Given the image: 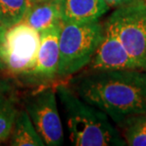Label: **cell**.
Segmentation results:
<instances>
[{"label": "cell", "instance_id": "5bb4252c", "mask_svg": "<svg viewBox=\"0 0 146 146\" xmlns=\"http://www.w3.org/2000/svg\"><path fill=\"white\" fill-rule=\"evenodd\" d=\"M17 111L13 95L0 100V142L11 135Z\"/></svg>", "mask_w": 146, "mask_h": 146}, {"label": "cell", "instance_id": "ac0fdd59", "mask_svg": "<svg viewBox=\"0 0 146 146\" xmlns=\"http://www.w3.org/2000/svg\"><path fill=\"white\" fill-rule=\"evenodd\" d=\"M41 1H46V0H31V3H34V2H41Z\"/></svg>", "mask_w": 146, "mask_h": 146}, {"label": "cell", "instance_id": "277c9868", "mask_svg": "<svg viewBox=\"0 0 146 146\" xmlns=\"http://www.w3.org/2000/svg\"><path fill=\"white\" fill-rule=\"evenodd\" d=\"M40 33L24 21L9 27L0 38V69L25 75L35 64Z\"/></svg>", "mask_w": 146, "mask_h": 146}, {"label": "cell", "instance_id": "7a4b0ae2", "mask_svg": "<svg viewBox=\"0 0 146 146\" xmlns=\"http://www.w3.org/2000/svg\"><path fill=\"white\" fill-rule=\"evenodd\" d=\"M62 104L69 139L76 146H125L124 139L109 117L87 104L66 84L55 86Z\"/></svg>", "mask_w": 146, "mask_h": 146}, {"label": "cell", "instance_id": "7c38bea8", "mask_svg": "<svg viewBox=\"0 0 146 146\" xmlns=\"http://www.w3.org/2000/svg\"><path fill=\"white\" fill-rule=\"evenodd\" d=\"M118 126L126 145L146 146V112L128 117Z\"/></svg>", "mask_w": 146, "mask_h": 146}, {"label": "cell", "instance_id": "30bf717a", "mask_svg": "<svg viewBox=\"0 0 146 146\" xmlns=\"http://www.w3.org/2000/svg\"><path fill=\"white\" fill-rule=\"evenodd\" d=\"M23 21L38 33L61 24V0H46L31 3Z\"/></svg>", "mask_w": 146, "mask_h": 146}, {"label": "cell", "instance_id": "9a60e30c", "mask_svg": "<svg viewBox=\"0 0 146 146\" xmlns=\"http://www.w3.org/2000/svg\"><path fill=\"white\" fill-rule=\"evenodd\" d=\"M14 84L9 77L0 76V100L13 95Z\"/></svg>", "mask_w": 146, "mask_h": 146}, {"label": "cell", "instance_id": "e0dca14e", "mask_svg": "<svg viewBox=\"0 0 146 146\" xmlns=\"http://www.w3.org/2000/svg\"><path fill=\"white\" fill-rule=\"evenodd\" d=\"M6 29H7V28H6L5 26L3 25L1 22H0V38H1L2 34H3V33H4V31H5Z\"/></svg>", "mask_w": 146, "mask_h": 146}, {"label": "cell", "instance_id": "3957f363", "mask_svg": "<svg viewBox=\"0 0 146 146\" xmlns=\"http://www.w3.org/2000/svg\"><path fill=\"white\" fill-rule=\"evenodd\" d=\"M104 33L101 22L63 23L59 35L57 77L68 78L84 69L97 50Z\"/></svg>", "mask_w": 146, "mask_h": 146}, {"label": "cell", "instance_id": "9c48e42d", "mask_svg": "<svg viewBox=\"0 0 146 146\" xmlns=\"http://www.w3.org/2000/svg\"><path fill=\"white\" fill-rule=\"evenodd\" d=\"M109 9L104 0H61V19L63 23L96 22Z\"/></svg>", "mask_w": 146, "mask_h": 146}, {"label": "cell", "instance_id": "8fae6325", "mask_svg": "<svg viewBox=\"0 0 146 146\" xmlns=\"http://www.w3.org/2000/svg\"><path fill=\"white\" fill-rule=\"evenodd\" d=\"M10 144L14 146L46 145L25 108L17 111L11 132Z\"/></svg>", "mask_w": 146, "mask_h": 146}, {"label": "cell", "instance_id": "ba28073f", "mask_svg": "<svg viewBox=\"0 0 146 146\" xmlns=\"http://www.w3.org/2000/svg\"><path fill=\"white\" fill-rule=\"evenodd\" d=\"M62 23L40 33V45L35 64L24 76L34 81H50L57 77L60 59L59 35Z\"/></svg>", "mask_w": 146, "mask_h": 146}, {"label": "cell", "instance_id": "2e32d148", "mask_svg": "<svg viewBox=\"0 0 146 146\" xmlns=\"http://www.w3.org/2000/svg\"><path fill=\"white\" fill-rule=\"evenodd\" d=\"M104 1L109 6V8L117 9V8L121 7V6L126 5L128 3L135 1V0H104Z\"/></svg>", "mask_w": 146, "mask_h": 146}, {"label": "cell", "instance_id": "8992f818", "mask_svg": "<svg viewBox=\"0 0 146 146\" xmlns=\"http://www.w3.org/2000/svg\"><path fill=\"white\" fill-rule=\"evenodd\" d=\"M26 111L48 146H60L64 143V130L57 106L55 87H45L31 93L25 99Z\"/></svg>", "mask_w": 146, "mask_h": 146}, {"label": "cell", "instance_id": "6da1fadb", "mask_svg": "<svg viewBox=\"0 0 146 146\" xmlns=\"http://www.w3.org/2000/svg\"><path fill=\"white\" fill-rule=\"evenodd\" d=\"M69 87L118 125L128 117L146 112L143 69L84 71L71 79Z\"/></svg>", "mask_w": 146, "mask_h": 146}, {"label": "cell", "instance_id": "5b68a950", "mask_svg": "<svg viewBox=\"0 0 146 146\" xmlns=\"http://www.w3.org/2000/svg\"><path fill=\"white\" fill-rule=\"evenodd\" d=\"M121 40L139 69L146 70V0L115 9L104 22Z\"/></svg>", "mask_w": 146, "mask_h": 146}, {"label": "cell", "instance_id": "4fadbf2b", "mask_svg": "<svg viewBox=\"0 0 146 146\" xmlns=\"http://www.w3.org/2000/svg\"><path fill=\"white\" fill-rule=\"evenodd\" d=\"M31 0H0V22L6 28L23 21Z\"/></svg>", "mask_w": 146, "mask_h": 146}, {"label": "cell", "instance_id": "52a82bcc", "mask_svg": "<svg viewBox=\"0 0 146 146\" xmlns=\"http://www.w3.org/2000/svg\"><path fill=\"white\" fill-rule=\"evenodd\" d=\"M103 40L86 68V71H107L139 69L121 40L106 23Z\"/></svg>", "mask_w": 146, "mask_h": 146}]
</instances>
